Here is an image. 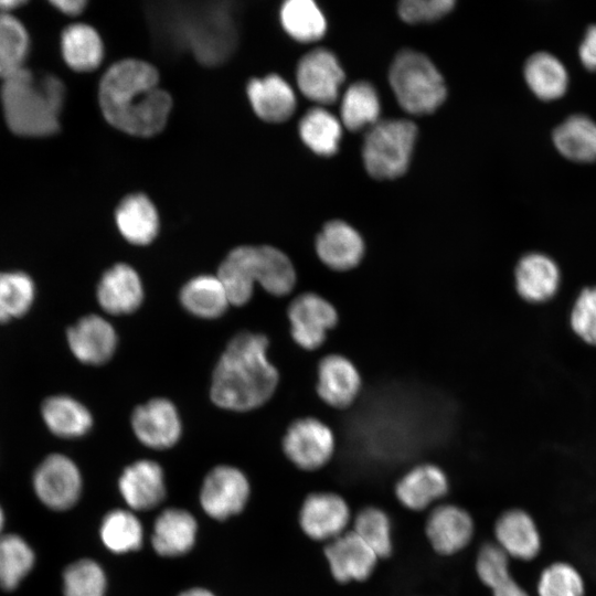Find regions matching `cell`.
Returning <instances> with one entry per match:
<instances>
[{"instance_id":"6da1fadb","label":"cell","mask_w":596,"mask_h":596,"mask_svg":"<svg viewBox=\"0 0 596 596\" xmlns=\"http://www.w3.org/2000/svg\"><path fill=\"white\" fill-rule=\"evenodd\" d=\"M98 100L105 119L126 134L151 137L167 125L172 99L159 86V73L148 62L126 58L104 74Z\"/></svg>"},{"instance_id":"7a4b0ae2","label":"cell","mask_w":596,"mask_h":596,"mask_svg":"<svg viewBox=\"0 0 596 596\" xmlns=\"http://www.w3.org/2000/svg\"><path fill=\"white\" fill-rule=\"evenodd\" d=\"M265 334L242 331L221 354L212 375L210 396L224 409L247 412L264 405L274 395L279 373L267 355Z\"/></svg>"},{"instance_id":"3957f363","label":"cell","mask_w":596,"mask_h":596,"mask_svg":"<svg viewBox=\"0 0 596 596\" xmlns=\"http://www.w3.org/2000/svg\"><path fill=\"white\" fill-rule=\"evenodd\" d=\"M0 99L9 129L21 137H47L60 128L65 86L55 75L28 68L2 79Z\"/></svg>"},{"instance_id":"277c9868","label":"cell","mask_w":596,"mask_h":596,"mask_svg":"<svg viewBox=\"0 0 596 596\" xmlns=\"http://www.w3.org/2000/svg\"><path fill=\"white\" fill-rule=\"evenodd\" d=\"M172 38L189 47L205 65L224 62L236 45V30L225 3L207 9H181L173 13Z\"/></svg>"},{"instance_id":"5b68a950","label":"cell","mask_w":596,"mask_h":596,"mask_svg":"<svg viewBox=\"0 0 596 596\" xmlns=\"http://www.w3.org/2000/svg\"><path fill=\"white\" fill-rule=\"evenodd\" d=\"M391 87L401 107L413 115L436 110L446 98L443 76L424 54L403 50L390 68Z\"/></svg>"},{"instance_id":"8992f818","label":"cell","mask_w":596,"mask_h":596,"mask_svg":"<svg viewBox=\"0 0 596 596\" xmlns=\"http://www.w3.org/2000/svg\"><path fill=\"white\" fill-rule=\"evenodd\" d=\"M417 129L406 119L381 120L370 127L362 156L366 171L376 179L402 175L409 163Z\"/></svg>"},{"instance_id":"52a82bcc","label":"cell","mask_w":596,"mask_h":596,"mask_svg":"<svg viewBox=\"0 0 596 596\" xmlns=\"http://www.w3.org/2000/svg\"><path fill=\"white\" fill-rule=\"evenodd\" d=\"M32 486L35 496L45 507L65 511L77 503L83 479L77 465L70 457L54 453L36 467Z\"/></svg>"},{"instance_id":"ba28073f","label":"cell","mask_w":596,"mask_h":596,"mask_svg":"<svg viewBox=\"0 0 596 596\" xmlns=\"http://www.w3.org/2000/svg\"><path fill=\"white\" fill-rule=\"evenodd\" d=\"M336 438L332 429L316 417L294 421L283 438V450L287 458L302 470H317L333 456Z\"/></svg>"},{"instance_id":"9c48e42d","label":"cell","mask_w":596,"mask_h":596,"mask_svg":"<svg viewBox=\"0 0 596 596\" xmlns=\"http://www.w3.org/2000/svg\"><path fill=\"white\" fill-rule=\"evenodd\" d=\"M287 316L292 340L308 351L320 348L339 321L337 308L313 291L302 292L292 299Z\"/></svg>"},{"instance_id":"30bf717a","label":"cell","mask_w":596,"mask_h":596,"mask_svg":"<svg viewBox=\"0 0 596 596\" xmlns=\"http://www.w3.org/2000/svg\"><path fill=\"white\" fill-rule=\"evenodd\" d=\"M249 493V482L242 470L234 466L220 465L205 476L200 491V503L212 519L225 520L245 508Z\"/></svg>"},{"instance_id":"8fae6325","label":"cell","mask_w":596,"mask_h":596,"mask_svg":"<svg viewBox=\"0 0 596 596\" xmlns=\"http://www.w3.org/2000/svg\"><path fill=\"white\" fill-rule=\"evenodd\" d=\"M236 251L254 284L273 296L290 294L297 281L295 266L280 249L269 245H244Z\"/></svg>"},{"instance_id":"7c38bea8","label":"cell","mask_w":596,"mask_h":596,"mask_svg":"<svg viewBox=\"0 0 596 596\" xmlns=\"http://www.w3.org/2000/svg\"><path fill=\"white\" fill-rule=\"evenodd\" d=\"M131 427L137 439L152 449L174 446L182 434V423L175 405L156 397L138 405L131 414Z\"/></svg>"},{"instance_id":"4fadbf2b","label":"cell","mask_w":596,"mask_h":596,"mask_svg":"<svg viewBox=\"0 0 596 596\" xmlns=\"http://www.w3.org/2000/svg\"><path fill=\"white\" fill-rule=\"evenodd\" d=\"M362 377L356 365L339 353L324 355L317 366L316 391L327 405L344 409L358 398Z\"/></svg>"},{"instance_id":"5bb4252c","label":"cell","mask_w":596,"mask_h":596,"mask_svg":"<svg viewBox=\"0 0 596 596\" xmlns=\"http://www.w3.org/2000/svg\"><path fill=\"white\" fill-rule=\"evenodd\" d=\"M494 543L511 560L531 562L543 549L541 530L533 515L521 508H511L502 512L494 523Z\"/></svg>"},{"instance_id":"9a60e30c","label":"cell","mask_w":596,"mask_h":596,"mask_svg":"<svg viewBox=\"0 0 596 596\" xmlns=\"http://www.w3.org/2000/svg\"><path fill=\"white\" fill-rule=\"evenodd\" d=\"M350 509L345 500L332 492L309 494L299 512L304 533L316 541H331L345 532Z\"/></svg>"},{"instance_id":"2e32d148","label":"cell","mask_w":596,"mask_h":596,"mask_svg":"<svg viewBox=\"0 0 596 596\" xmlns=\"http://www.w3.org/2000/svg\"><path fill=\"white\" fill-rule=\"evenodd\" d=\"M343 81V70L337 57L328 50L316 49L298 63V87L307 98L316 103H333L338 98Z\"/></svg>"},{"instance_id":"e0dca14e","label":"cell","mask_w":596,"mask_h":596,"mask_svg":"<svg viewBox=\"0 0 596 596\" xmlns=\"http://www.w3.org/2000/svg\"><path fill=\"white\" fill-rule=\"evenodd\" d=\"M67 343L73 355L84 364L100 365L114 355L118 337L113 324L98 315H87L67 329Z\"/></svg>"},{"instance_id":"ac0fdd59","label":"cell","mask_w":596,"mask_h":596,"mask_svg":"<svg viewBox=\"0 0 596 596\" xmlns=\"http://www.w3.org/2000/svg\"><path fill=\"white\" fill-rule=\"evenodd\" d=\"M324 555L332 576L340 583L366 579L379 556L353 531H345L328 542Z\"/></svg>"},{"instance_id":"d6986e66","label":"cell","mask_w":596,"mask_h":596,"mask_svg":"<svg viewBox=\"0 0 596 596\" xmlns=\"http://www.w3.org/2000/svg\"><path fill=\"white\" fill-rule=\"evenodd\" d=\"M315 246L321 263L334 272H348L358 267L365 253L360 233L340 220L324 224L316 237Z\"/></svg>"},{"instance_id":"ffe728a7","label":"cell","mask_w":596,"mask_h":596,"mask_svg":"<svg viewBox=\"0 0 596 596\" xmlns=\"http://www.w3.org/2000/svg\"><path fill=\"white\" fill-rule=\"evenodd\" d=\"M96 297L102 309L109 315L131 313L143 301L141 278L129 264L117 263L102 275Z\"/></svg>"},{"instance_id":"44dd1931","label":"cell","mask_w":596,"mask_h":596,"mask_svg":"<svg viewBox=\"0 0 596 596\" xmlns=\"http://www.w3.org/2000/svg\"><path fill=\"white\" fill-rule=\"evenodd\" d=\"M118 489L132 511L153 509L166 497L164 472L153 460H137L123 470Z\"/></svg>"},{"instance_id":"7402d4cb","label":"cell","mask_w":596,"mask_h":596,"mask_svg":"<svg viewBox=\"0 0 596 596\" xmlns=\"http://www.w3.org/2000/svg\"><path fill=\"white\" fill-rule=\"evenodd\" d=\"M425 531L437 553L451 555L470 543L475 524L465 509L455 504H440L429 513Z\"/></svg>"},{"instance_id":"603a6c76","label":"cell","mask_w":596,"mask_h":596,"mask_svg":"<svg viewBox=\"0 0 596 596\" xmlns=\"http://www.w3.org/2000/svg\"><path fill=\"white\" fill-rule=\"evenodd\" d=\"M560 284L561 270L557 264L543 253L525 254L515 266V289L526 301L539 304L551 299Z\"/></svg>"},{"instance_id":"cb8c5ba5","label":"cell","mask_w":596,"mask_h":596,"mask_svg":"<svg viewBox=\"0 0 596 596\" xmlns=\"http://www.w3.org/2000/svg\"><path fill=\"white\" fill-rule=\"evenodd\" d=\"M196 534L198 523L189 511L168 508L157 517L150 541L160 556L177 557L191 551Z\"/></svg>"},{"instance_id":"d4e9b609","label":"cell","mask_w":596,"mask_h":596,"mask_svg":"<svg viewBox=\"0 0 596 596\" xmlns=\"http://www.w3.org/2000/svg\"><path fill=\"white\" fill-rule=\"evenodd\" d=\"M446 473L436 465L423 464L408 470L396 483L398 501L409 510L421 511L448 491Z\"/></svg>"},{"instance_id":"484cf974","label":"cell","mask_w":596,"mask_h":596,"mask_svg":"<svg viewBox=\"0 0 596 596\" xmlns=\"http://www.w3.org/2000/svg\"><path fill=\"white\" fill-rule=\"evenodd\" d=\"M246 92L255 114L267 123H283L295 111V93L277 74L252 78Z\"/></svg>"},{"instance_id":"4316f807","label":"cell","mask_w":596,"mask_h":596,"mask_svg":"<svg viewBox=\"0 0 596 596\" xmlns=\"http://www.w3.org/2000/svg\"><path fill=\"white\" fill-rule=\"evenodd\" d=\"M121 236L134 245H148L159 232V216L150 199L142 193L127 195L115 212Z\"/></svg>"},{"instance_id":"83f0119b","label":"cell","mask_w":596,"mask_h":596,"mask_svg":"<svg viewBox=\"0 0 596 596\" xmlns=\"http://www.w3.org/2000/svg\"><path fill=\"white\" fill-rule=\"evenodd\" d=\"M41 415L47 429L61 438L82 437L93 426V416L88 408L65 394L46 397L41 405Z\"/></svg>"},{"instance_id":"f1b7e54d","label":"cell","mask_w":596,"mask_h":596,"mask_svg":"<svg viewBox=\"0 0 596 596\" xmlns=\"http://www.w3.org/2000/svg\"><path fill=\"white\" fill-rule=\"evenodd\" d=\"M180 302L188 312L202 319H216L231 305L223 284L213 275H198L188 280L180 290Z\"/></svg>"},{"instance_id":"f546056e","label":"cell","mask_w":596,"mask_h":596,"mask_svg":"<svg viewBox=\"0 0 596 596\" xmlns=\"http://www.w3.org/2000/svg\"><path fill=\"white\" fill-rule=\"evenodd\" d=\"M61 52L65 63L76 72L97 68L104 56L98 32L85 23H73L61 34Z\"/></svg>"},{"instance_id":"4dcf8cb0","label":"cell","mask_w":596,"mask_h":596,"mask_svg":"<svg viewBox=\"0 0 596 596\" xmlns=\"http://www.w3.org/2000/svg\"><path fill=\"white\" fill-rule=\"evenodd\" d=\"M556 149L567 159L577 162L596 160V121L583 114H574L553 131Z\"/></svg>"},{"instance_id":"1f68e13d","label":"cell","mask_w":596,"mask_h":596,"mask_svg":"<svg viewBox=\"0 0 596 596\" xmlns=\"http://www.w3.org/2000/svg\"><path fill=\"white\" fill-rule=\"evenodd\" d=\"M524 78L530 89L544 100L563 96L568 86V74L564 64L553 54L543 51L526 60Z\"/></svg>"},{"instance_id":"d6a6232c","label":"cell","mask_w":596,"mask_h":596,"mask_svg":"<svg viewBox=\"0 0 596 596\" xmlns=\"http://www.w3.org/2000/svg\"><path fill=\"white\" fill-rule=\"evenodd\" d=\"M99 535L107 550L115 554L137 551L143 543V528L131 510L109 511L100 523Z\"/></svg>"},{"instance_id":"836d02e7","label":"cell","mask_w":596,"mask_h":596,"mask_svg":"<svg viewBox=\"0 0 596 596\" xmlns=\"http://www.w3.org/2000/svg\"><path fill=\"white\" fill-rule=\"evenodd\" d=\"M35 553L24 538L7 533L0 535V587L14 590L31 573Z\"/></svg>"},{"instance_id":"e575fe53","label":"cell","mask_w":596,"mask_h":596,"mask_svg":"<svg viewBox=\"0 0 596 596\" xmlns=\"http://www.w3.org/2000/svg\"><path fill=\"white\" fill-rule=\"evenodd\" d=\"M280 21L285 31L299 42L321 39L327 23L319 7L311 0H289L280 9Z\"/></svg>"},{"instance_id":"d590c367","label":"cell","mask_w":596,"mask_h":596,"mask_svg":"<svg viewBox=\"0 0 596 596\" xmlns=\"http://www.w3.org/2000/svg\"><path fill=\"white\" fill-rule=\"evenodd\" d=\"M381 105L376 89L368 82L349 86L341 102V119L350 130L372 127L379 121Z\"/></svg>"},{"instance_id":"8d00e7d4","label":"cell","mask_w":596,"mask_h":596,"mask_svg":"<svg viewBox=\"0 0 596 596\" xmlns=\"http://www.w3.org/2000/svg\"><path fill=\"white\" fill-rule=\"evenodd\" d=\"M299 134L313 152L331 156L338 150L342 130L340 121L331 113L316 107L301 118Z\"/></svg>"},{"instance_id":"74e56055","label":"cell","mask_w":596,"mask_h":596,"mask_svg":"<svg viewBox=\"0 0 596 596\" xmlns=\"http://www.w3.org/2000/svg\"><path fill=\"white\" fill-rule=\"evenodd\" d=\"M29 51L30 36L23 23L12 13H0V78L24 68Z\"/></svg>"},{"instance_id":"f35d334b","label":"cell","mask_w":596,"mask_h":596,"mask_svg":"<svg viewBox=\"0 0 596 596\" xmlns=\"http://www.w3.org/2000/svg\"><path fill=\"white\" fill-rule=\"evenodd\" d=\"M586 581L581 570L567 561L544 566L535 583L536 596H586Z\"/></svg>"},{"instance_id":"ab89813d","label":"cell","mask_w":596,"mask_h":596,"mask_svg":"<svg viewBox=\"0 0 596 596\" xmlns=\"http://www.w3.org/2000/svg\"><path fill=\"white\" fill-rule=\"evenodd\" d=\"M35 297L30 275L20 270L0 273V323L25 315Z\"/></svg>"},{"instance_id":"60d3db41","label":"cell","mask_w":596,"mask_h":596,"mask_svg":"<svg viewBox=\"0 0 596 596\" xmlns=\"http://www.w3.org/2000/svg\"><path fill=\"white\" fill-rule=\"evenodd\" d=\"M64 596H105L107 578L103 567L91 558H81L63 572Z\"/></svg>"},{"instance_id":"b9f144b4","label":"cell","mask_w":596,"mask_h":596,"mask_svg":"<svg viewBox=\"0 0 596 596\" xmlns=\"http://www.w3.org/2000/svg\"><path fill=\"white\" fill-rule=\"evenodd\" d=\"M379 557L392 552V526L389 515L381 509L368 507L354 519L353 530Z\"/></svg>"},{"instance_id":"7bdbcfd3","label":"cell","mask_w":596,"mask_h":596,"mask_svg":"<svg viewBox=\"0 0 596 596\" xmlns=\"http://www.w3.org/2000/svg\"><path fill=\"white\" fill-rule=\"evenodd\" d=\"M476 573L481 583L492 590L513 576L511 558L497 543H486L478 551Z\"/></svg>"},{"instance_id":"ee69618b","label":"cell","mask_w":596,"mask_h":596,"mask_svg":"<svg viewBox=\"0 0 596 596\" xmlns=\"http://www.w3.org/2000/svg\"><path fill=\"white\" fill-rule=\"evenodd\" d=\"M570 322L584 342L596 345V286L584 288L572 307Z\"/></svg>"},{"instance_id":"f6af8a7d","label":"cell","mask_w":596,"mask_h":596,"mask_svg":"<svg viewBox=\"0 0 596 596\" xmlns=\"http://www.w3.org/2000/svg\"><path fill=\"white\" fill-rule=\"evenodd\" d=\"M453 0H405L398 4L400 17L407 23L430 22L447 14Z\"/></svg>"},{"instance_id":"bcb514c9","label":"cell","mask_w":596,"mask_h":596,"mask_svg":"<svg viewBox=\"0 0 596 596\" xmlns=\"http://www.w3.org/2000/svg\"><path fill=\"white\" fill-rule=\"evenodd\" d=\"M578 54L583 65L596 72V24L587 28L579 44Z\"/></svg>"},{"instance_id":"7dc6e473","label":"cell","mask_w":596,"mask_h":596,"mask_svg":"<svg viewBox=\"0 0 596 596\" xmlns=\"http://www.w3.org/2000/svg\"><path fill=\"white\" fill-rule=\"evenodd\" d=\"M491 592L492 596H531L513 576Z\"/></svg>"},{"instance_id":"c3c4849f","label":"cell","mask_w":596,"mask_h":596,"mask_svg":"<svg viewBox=\"0 0 596 596\" xmlns=\"http://www.w3.org/2000/svg\"><path fill=\"white\" fill-rule=\"evenodd\" d=\"M51 3L62 13L74 17L84 11L87 2L84 0H54Z\"/></svg>"},{"instance_id":"681fc988","label":"cell","mask_w":596,"mask_h":596,"mask_svg":"<svg viewBox=\"0 0 596 596\" xmlns=\"http://www.w3.org/2000/svg\"><path fill=\"white\" fill-rule=\"evenodd\" d=\"M24 1L20 0H2L0 1V13L11 14L12 10H15L18 7L22 6Z\"/></svg>"},{"instance_id":"f907efd6","label":"cell","mask_w":596,"mask_h":596,"mask_svg":"<svg viewBox=\"0 0 596 596\" xmlns=\"http://www.w3.org/2000/svg\"><path fill=\"white\" fill-rule=\"evenodd\" d=\"M178 596H215L211 590L203 587H193L183 590Z\"/></svg>"},{"instance_id":"816d5d0a","label":"cell","mask_w":596,"mask_h":596,"mask_svg":"<svg viewBox=\"0 0 596 596\" xmlns=\"http://www.w3.org/2000/svg\"><path fill=\"white\" fill-rule=\"evenodd\" d=\"M4 523H6L4 512H3L2 507L0 505V535L3 534Z\"/></svg>"}]
</instances>
